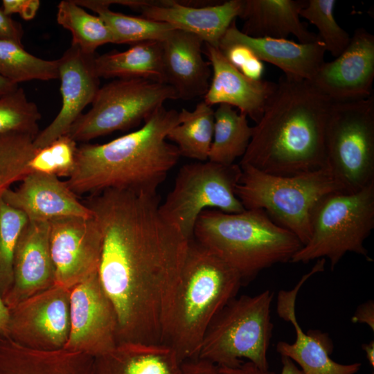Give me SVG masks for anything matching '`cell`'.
Wrapping results in <instances>:
<instances>
[{
    "label": "cell",
    "mask_w": 374,
    "mask_h": 374,
    "mask_svg": "<svg viewBox=\"0 0 374 374\" xmlns=\"http://www.w3.org/2000/svg\"><path fill=\"white\" fill-rule=\"evenodd\" d=\"M332 103L311 81L282 75L239 165L278 176L326 168Z\"/></svg>",
    "instance_id": "obj_2"
},
{
    "label": "cell",
    "mask_w": 374,
    "mask_h": 374,
    "mask_svg": "<svg viewBox=\"0 0 374 374\" xmlns=\"http://www.w3.org/2000/svg\"><path fill=\"white\" fill-rule=\"evenodd\" d=\"M242 170L239 164L210 161L184 165L174 186L160 204L161 214L188 239L193 238L196 222L206 209L235 213L245 209L237 197Z\"/></svg>",
    "instance_id": "obj_10"
},
{
    "label": "cell",
    "mask_w": 374,
    "mask_h": 374,
    "mask_svg": "<svg viewBox=\"0 0 374 374\" xmlns=\"http://www.w3.org/2000/svg\"><path fill=\"white\" fill-rule=\"evenodd\" d=\"M0 75L17 84L33 80L57 79L58 60L42 59L26 51L21 44L0 39Z\"/></svg>",
    "instance_id": "obj_32"
},
{
    "label": "cell",
    "mask_w": 374,
    "mask_h": 374,
    "mask_svg": "<svg viewBox=\"0 0 374 374\" xmlns=\"http://www.w3.org/2000/svg\"><path fill=\"white\" fill-rule=\"evenodd\" d=\"M205 53L212 69L208 89L204 96L208 105L227 104L238 108L257 123L273 94L277 83L251 80L224 57L218 48L205 44Z\"/></svg>",
    "instance_id": "obj_21"
},
{
    "label": "cell",
    "mask_w": 374,
    "mask_h": 374,
    "mask_svg": "<svg viewBox=\"0 0 374 374\" xmlns=\"http://www.w3.org/2000/svg\"><path fill=\"white\" fill-rule=\"evenodd\" d=\"M24 30L20 23L6 15L0 8V39L12 40L21 44Z\"/></svg>",
    "instance_id": "obj_39"
},
{
    "label": "cell",
    "mask_w": 374,
    "mask_h": 374,
    "mask_svg": "<svg viewBox=\"0 0 374 374\" xmlns=\"http://www.w3.org/2000/svg\"><path fill=\"white\" fill-rule=\"evenodd\" d=\"M180 374L222 373L219 367L213 363L200 358H194L181 362Z\"/></svg>",
    "instance_id": "obj_40"
},
{
    "label": "cell",
    "mask_w": 374,
    "mask_h": 374,
    "mask_svg": "<svg viewBox=\"0 0 374 374\" xmlns=\"http://www.w3.org/2000/svg\"><path fill=\"white\" fill-rule=\"evenodd\" d=\"M92 10L105 23L113 36V44H134L142 42L163 41L175 30L168 24L112 11L106 0H74Z\"/></svg>",
    "instance_id": "obj_30"
},
{
    "label": "cell",
    "mask_w": 374,
    "mask_h": 374,
    "mask_svg": "<svg viewBox=\"0 0 374 374\" xmlns=\"http://www.w3.org/2000/svg\"><path fill=\"white\" fill-rule=\"evenodd\" d=\"M94 357L65 349L22 346L0 334V374H93Z\"/></svg>",
    "instance_id": "obj_25"
},
{
    "label": "cell",
    "mask_w": 374,
    "mask_h": 374,
    "mask_svg": "<svg viewBox=\"0 0 374 374\" xmlns=\"http://www.w3.org/2000/svg\"><path fill=\"white\" fill-rule=\"evenodd\" d=\"M235 194L246 210L260 209L276 224L295 235L303 245L311 235L310 215L324 195L344 192L330 170L322 168L292 176L267 174L240 166Z\"/></svg>",
    "instance_id": "obj_6"
},
{
    "label": "cell",
    "mask_w": 374,
    "mask_h": 374,
    "mask_svg": "<svg viewBox=\"0 0 374 374\" xmlns=\"http://www.w3.org/2000/svg\"><path fill=\"white\" fill-rule=\"evenodd\" d=\"M28 220L21 211L8 204L0 197V296L3 301L12 285L14 251Z\"/></svg>",
    "instance_id": "obj_34"
},
{
    "label": "cell",
    "mask_w": 374,
    "mask_h": 374,
    "mask_svg": "<svg viewBox=\"0 0 374 374\" xmlns=\"http://www.w3.org/2000/svg\"><path fill=\"white\" fill-rule=\"evenodd\" d=\"M281 364L280 374H303L299 367L287 357H281Z\"/></svg>",
    "instance_id": "obj_44"
},
{
    "label": "cell",
    "mask_w": 374,
    "mask_h": 374,
    "mask_svg": "<svg viewBox=\"0 0 374 374\" xmlns=\"http://www.w3.org/2000/svg\"><path fill=\"white\" fill-rule=\"evenodd\" d=\"M307 0H243L240 15L244 21L240 30L253 37L287 39L290 35L299 42L319 39L300 20V11Z\"/></svg>",
    "instance_id": "obj_24"
},
{
    "label": "cell",
    "mask_w": 374,
    "mask_h": 374,
    "mask_svg": "<svg viewBox=\"0 0 374 374\" xmlns=\"http://www.w3.org/2000/svg\"><path fill=\"white\" fill-rule=\"evenodd\" d=\"M231 43L246 45L261 61L272 64L285 75L296 78L312 81L325 62L326 51L320 39L301 43L284 38L253 37L239 30L235 21L227 28L219 45Z\"/></svg>",
    "instance_id": "obj_23"
},
{
    "label": "cell",
    "mask_w": 374,
    "mask_h": 374,
    "mask_svg": "<svg viewBox=\"0 0 374 374\" xmlns=\"http://www.w3.org/2000/svg\"><path fill=\"white\" fill-rule=\"evenodd\" d=\"M49 235V222L28 220L21 230L13 256L12 285L3 300L8 310L55 285Z\"/></svg>",
    "instance_id": "obj_19"
},
{
    "label": "cell",
    "mask_w": 374,
    "mask_h": 374,
    "mask_svg": "<svg viewBox=\"0 0 374 374\" xmlns=\"http://www.w3.org/2000/svg\"><path fill=\"white\" fill-rule=\"evenodd\" d=\"M83 202L103 233L98 274L116 315L118 344H164L190 240L161 214L157 193L107 189Z\"/></svg>",
    "instance_id": "obj_1"
},
{
    "label": "cell",
    "mask_w": 374,
    "mask_h": 374,
    "mask_svg": "<svg viewBox=\"0 0 374 374\" xmlns=\"http://www.w3.org/2000/svg\"><path fill=\"white\" fill-rule=\"evenodd\" d=\"M213 129L214 110L203 100L193 111L183 108L179 112V123L168 132L166 139L176 143L180 156L206 161Z\"/></svg>",
    "instance_id": "obj_29"
},
{
    "label": "cell",
    "mask_w": 374,
    "mask_h": 374,
    "mask_svg": "<svg viewBox=\"0 0 374 374\" xmlns=\"http://www.w3.org/2000/svg\"><path fill=\"white\" fill-rule=\"evenodd\" d=\"M181 364L166 344L121 343L94 357L93 374H180Z\"/></svg>",
    "instance_id": "obj_26"
},
{
    "label": "cell",
    "mask_w": 374,
    "mask_h": 374,
    "mask_svg": "<svg viewBox=\"0 0 374 374\" xmlns=\"http://www.w3.org/2000/svg\"><path fill=\"white\" fill-rule=\"evenodd\" d=\"M218 49L228 62L247 78L253 80H260L265 66L261 61L244 44L231 43L220 44Z\"/></svg>",
    "instance_id": "obj_38"
},
{
    "label": "cell",
    "mask_w": 374,
    "mask_h": 374,
    "mask_svg": "<svg viewBox=\"0 0 374 374\" xmlns=\"http://www.w3.org/2000/svg\"><path fill=\"white\" fill-rule=\"evenodd\" d=\"M162 58V41H145L124 51L97 55L95 67L100 78H141L165 83Z\"/></svg>",
    "instance_id": "obj_27"
},
{
    "label": "cell",
    "mask_w": 374,
    "mask_h": 374,
    "mask_svg": "<svg viewBox=\"0 0 374 374\" xmlns=\"http://www.w3.org/2000/svg\"><path fill=\"white\" fill-rule=\"evenodd\" d=\"M0 197L28 220L50 222L64 217L92 216L66 181L54 175L30 172L18 188L6 190Z\"/></svg>",
    "instance_id": "obj_20"
},
{
    "label": "cell",
    "mask_w": 374,
    "mask_h": 374,
    "mask_svg": "<svg viewBox=\"0 0 374 374\" xmlns=\"http://www.w3.org/2000/svg\"><path fill=\"white\" fill-rule=\"evenodd\" d=\"M57 21L71 33V45L86 53L95 54L99 46L114 43L112 33L102 19L86 12L74 0L59 3Z\"/></svg>",
    "instance_id": "obj_31"
},
{
    "label": "cell",
    "mask_w": 374,
    "mask_h": 374,
    "mask_svg": "<svg viewBox=\"0 0 374 374\" xmlns=\"http://www.w3.org/2000/svg\"><path fill=\"white\" fill-rule=\"evenodd\" d=\"M162 42L164 82L175 89L178 99L204 96L212 69L202 56L204 42L195 35L175 29Z\"/></svg>",
    "instance_id": "obj_22"
},
{
    "label": "cell",
    "mask_w": 374,
    "mask_h": 374,
    "mask_svg": "<svg viewBox=\"0 0 374 374\" xmlns=\"http://www.w3.org/2000/svg\"><path fill=\"white\" fill-rule=\"evenodd\" d=\"M77 148L74 140L64 135L46 147L36 149L29 162L30 172L68 178L74 167Z\"/></svg>",
    "instance_id": "obj_37"
},
{
    "label": "cell",
    "mask_w": 374,
    "mask_h": 374,
    "mask_svg": "<svg viewBox=\"0 0 374 374\" xmlns=\"http://www.w3.org/2000/svg\"><path fill=\"white\" fill-rule=\"evenodd\" d=\"M9 318V310L4 303L0 296V334L6 335L8 321Z\"/></svg>",
    "instance_id": "obj_45"
},
{
    "label": "cell",
    "mask_w": 374,
    "mask_h": 374,
    "mask_svg": "<svg viewBox=\"0 0 374 374\" xmlns=\"http://www.w3.org/2000/svg\"><path fill=\"white\" fill-rule=\"evenodd\" d=\"M242 284L235 269L194 238L189 240L165 339L181 362L197 357L211 322Z\"/></svg>",
    "instance_id": "obj_4"
},
{
    "label": "cell",
    "mask_w": 374,
    "mask_h": 374,
    "mask_svg": "<svg viewBox=\"0 0 374 374\" xmlns=\"http://www.w3.org/2000/svg\"><path fill=\"white\" fill-rule=\"evenodd\" d=\"M34 139L24 133L0 134V196L31 172L29 162L36 150Z\"/></svg>",
    "instance_id": "obj_33"
},
{
    "label": "cell",
    "mask_w": 374,
    "mask_h": 374,
    "mask_svg": "<svg viewBox=\"0 0 374 374\" xmlns=\"http://www.w3.org/2000/svg\"><path fill=\"white\" fill-rule=\"evenodd\" d=\"M178 99L170 85L141 78H118L98 89L91 108L66 134L76 143L127 130L145 121L163 103Z\"/></svg>",
    "instance_id": "obj_11"
},
{
    "label": "cell",
    "mask_w": 374,
    "mask_h": 374,
    "mask_svg": "<svg viewBox=\"0 0 374 374\" xmlns=\"http://www.w3.org/2000/svg\"><path fill=\"white\" fill-rule=\"evenodd\" d=\"M40 6L39 0H26L19 15L24 20H31L36 15Z\"/></svg>",
    "instance_id": "obj_43"
},
{
    "label": "cell",
    "mask_w": 374,
    "mask_h": 374,
    "mask_svg": "<svg viewBox=\"0 0 374 374\" xmlns=\"http://www.w3.org/2000/svg\"><path fill=\"white\" fill-rule=\"evenodd\" d=\"M178 123L179 112L161 106L136 131L106 143L78 146L68 186L78 196L107 189L157 194L181 157L166 139Z\"/></svg>",
    "instance_id": "obj_3"
},
{
    "label": "cell",
    "mask_w": 374,
    "mask_h": 374,
    "mask_svg": "<svg viewBox=\"0 0 374 374\" xmlns=\"http://www.w3.org/2000/svg\"><path fill=\"white\" fill-rule=\"evenodd\" d=\"M19 87L15 84L0 75V96L15 91Z\"/></svg>",
    "instance_id": "obj_46"
},
{
    "label": "cell",
    "mask_w": 374,
    "mask_h": 374,
    "mask_svg": "<svg viewBox=\"0 0 374 374\" xmlns=\"http://www.w3.org/2000/svg\"><path fill=\"white\" fill-rule=\"evenodd\" d=\"M274 296L266 290L254 296H236L229 301L208 326L197 358L219 367L238 366L245 359L269 369Z\"/></svg>",
    "instance_id": "obj_7"
},
{
    "label": "cell",
    "mask_w": 374,
    "mask_h": 374,
    "mask_svg": "<svg viewBox=\"0 0 374 374\" xmlns=\"http://www.w3.org/2000/svg\"><path fill=\"white\" fill-rule=\"evenodd\" d=\"M219 369L222 374H276L269 369H262L248 361L243 362L238 366L219 367Z\"/></svg>",
    "instance_id": "obj_42"
},
{
    "label": "cell",
    "mask_w": 374,
    "mask_h": 374,
    "mask_svg": "<svg viewBox=\"0 0 374 374\" xmlns=\"http://www.w3.org/2000/svg\"><path fill=\"white\" fill-rule=\"evenodd\" d=\"M69 317V335L64 349L96 357L118 344L116 315L98 271L71 288Z\"/></svg>",
    "instance_id": "obj_13"
},
{
    "label": "cell",
    "mask_w": 374,
    "mask_h": 374,
    "mask_svg": "<svg viewBox=\"0 0 374 374\" xmlns=\"http://www.w3.org/2000/svg\"><path fill=\"white\" fill-rule=\"evenodd\" d=\"M253 127L247 117L227 104H220L214 111V129L208 160L231 165L242 157L249 145Z\"/></svg>",
    "instance_id": "obj_28"
},
{
    "label": "cell",
    "mask_w": 374,
    "mask_h": 374,
    "mask_svg": "<svg viewBox=\"0 0 374 374\" xmlns=\"http://www.w3.org/2000/svg\"><path fill=\"white\" fill-rule=\"evenodd\" d=\"M310 228V240L291 262L328 258L332 271L349 252L372 261L364 242L374 228V184L356 193L334 192L322 197L312 208Z\"/></svg>",
    "instance_id": "obj_8"
},
{
    "label": "cell",
    "mask_w": 374,
    "mask_h": 374,
    "mask_svg": "<svg viewBox=\"0 0 374 374\" xmlns=\"http://www.w3.org/2000/svg\"><path fill=\"white\" fill-rule=\"evenodd\" d=\"M373 80L374 35L359 28L345 50L324 62L311 82L333 102H345L371 96Z\"/></svg>",
    "instance_id": "obj_18"
},
{
    "label": "cell",
    "mask_w": 374,
    "mask_h": 374,
    "mask_svg": "<svg viewBox=\"0 0 374 374\" xmlns=\"http://www.w3.org/2000/svg\"><path fill=\"white\" fill-rule=\"evenodd\" d=\"M326 168L344 193L374 184V96L333 102L326 137Z\"/></svg>",
    "instance_id": "obj_9"
},
{
    "label": "cell",
    "mask_w": 374,
    "mask_h": 374,
    "mask_svg": "<svg viewBox=\"0 0 374 374\" xmlns=\"http://www.w3.org/2000/svg\"><path fill=\"white\" fill-rule=\"evenodd\" d=\"M210 1L133 0L131 9L142 17L170 24L218 48L226 30L239 17L243 0L220 3Z\"/></svg>",
    "instance_id": "obj_16"
},
{
    "label": "cell",
    "mask_w": 374,
    "mask_h": 374,
    "mask_svg": "<svg viewBox=\"0 0 374 374\" xmlns=\"http://www.w3.org/2000/svg\"><path fill=\"white\" fill-rule=\"evenodd\" d=\"M96 54H88L71 46L58 60L62 107L52 122L38 132L33 140L35 149L50 145L66 135L82 111L91 103L100 89L95 67Z\"/></svg>",
    "instance_id": "obj_17"
},
{
    "label": "cell",
    "mask_w": 374,
    "mask_h": 374,
    "mask_svg": "<svg viewBox=\"0 0 374 374\" xmlns=\"http://www.w3.org/2000/svg\"><path fill=\"white\" fill-rule=\"evenodd\" d=\"M41 117L37 105L28 99L22 88L0 96V134L19 132L35 137Z\"/></svg>",
    "instance_id": "obj_36"
},
{
    "label": "cell",
    "mask_w": 374,
    "mask_h": 374,
    "mask_svg": "<svg viewBox=\"0 0 374 374\" xmlns=\"http://www.w3.org/2000/svg\"><path fill=\"white\" fill-rule=\"evenodd\" d=\"M326 259L317 260L312 269L304 274L294 288L278 293L276 312L280 318L290 322L296 332L295 341H279L276 351L281 357L290 359L297 364L303 374H355L362 364H343L335 362L330 355L333 344L326 332L310 330L304 332L296 314V301L301 286L314 274L323 271Z\"/></svg>",
    "instance_id": "obj_15"
},
{
    "label": "cell",
    "mask_w": 374,
    "mask_h": 374,
    "mask_svg": "<svg viewBox=\"0 0 374 374\" xmlns=\"http://www.w3.org/2000/svg\"><path fill=\"white\" fill-rule=\"evenodd\" d=\"M55 285L71 289L98 271L103 243L93 216L64 217L49 222Z\"/></svg>",
    "instance_id": "obj_14"
},
{
    "label": "cell",
    "mask_w": 374,
    "mask_h": 374,
    "mask_svg": "<svg viewBox=\"0 0 374 374\" xmlns=\"http://www.w3.org/2000/svg\"><path fill=\"white\" fill-rule=\"evenodd\" d=\"M352 322L366 323L374 331V303L373 300L362 303L358 306Z\"/></svg>",
    "instance_id": "obj_41"
},
{
    "label": "cell",
    "mask_w": 374,
    "mask_h": 374,
    "mask_svg": "<svg viewBox=\"0 0 374 374\" xmlns=\"http://www.w3.org/2000/svg\"><path fill=\"white\" fill-rule=\"evenodd\" d=\"M335 4V0H308L300 17L317 28V35L326 51L337 57L347 47L351 36L337 24L334 15Z\"/></svg>",
    "instance_id": "obj_35"
},
{
    "label": "cell",
    "mask_w": 374,
    "mask_h": 374,
    "mask_svg": "<svg viewBox=\"0 0 374 374\" xmlns=\"http://www.w3.org/2000/svg\"><path fill=\"white\" fill-rule=\"evenodd\" d=\"M362 349L365 352L366 357L369 364L374 367V341L362 344Z\"/></svg>",
    "instance_id": "obj_47"
},
{
    "label": "cell",
    "mask_w": 374,
    "mask_h": 374,
    "mask_svg": "<svg viewBox=\"0 0 374 374\" xmlns=\"http://www.w3.org/2000/svg\"><path fill=\"white\" fill-rule=\"evenodd\" d=\"M193 238L235 269L242 283L276 264L290 262L303 247L297 237L260 209L202 211Z\"/></svg>",
    "instance_id": "obj_5"
},
{
    "label": "cell",
    "mask_w": 374,
    "mask_h": 374,
    "mask_svg": "<svg viewBox=\"0 0 374 374\" xmlns=\"http://www.w3.org/2000/svg\"><path fill=\"white\" fill-rule=\"evenodd\" d=\"M70 292L55 285L9 309L5 336L33 350L63 349L70 329Z\"/></svg>",
    "instance_id": "obj_12"
}]
</instances>
